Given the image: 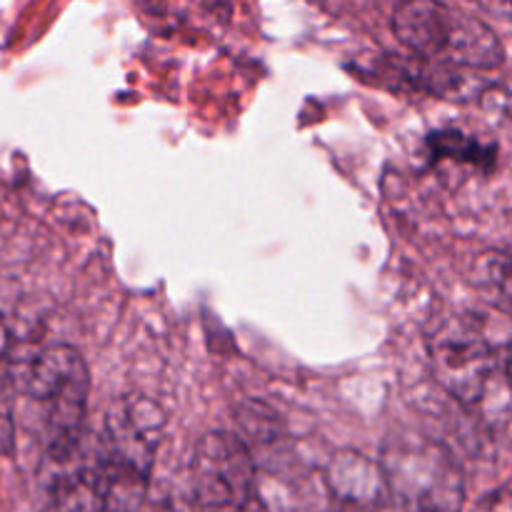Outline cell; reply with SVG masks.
Instances as JSON below:
<instances>
[{
	"label": "cell",
	"mask_w": 512,
	"mask_h": 512,
	"mask_svg": "<svg viewBox=\"0 0 512 512\" xmlns=\"http://www.w3.org/2000/svg\"><path fill=\"white\" fill-rule=\"evenodd\" d=\"M505 368H508V380H510V388H512V345L508 350V365H505Z\"/></svg>",
	"instance_id": "4fadbf2b"
},
{
	"label": "cell",
	"mask_w": 512,
	"mask_h": 512,
	"mask_svg": "<svg viewBox=\"0 0 512 512\" xmlns=\"http://www.w3.org/2000/svg\"><path fill=\"white\" fill-rule=\"evenodd\" d=\"M485 13L495 15V18L512 23V0H475Z\"/></svg>",
	"instance_id": "7c38bea8"
},
{
	"label": "cell",
	"mask_w": 512,
	"mask_h": 512,
	"mask_svg": "<svg viewBox=\"0 0 512 512\" xmlns=\"http://www.w3.org/2000/svg\"><path fill=\"white\" fill-rule=\"evenodd\" d=\"M40 512H108L98 440L45 453L38 473Z\"/></svg>",
	"instance_id": "8992f818"
},
{
	"label": "cell",
	"mask_w": 512,
	"mask_h": 512,
	"mask_svg": "<svg viewBox=\"0 0 512 512\" xmlns=\"http://www.w3.org/2000/svg\"><path fill=\"white\" fill-rule=\"evenodd\" d=\"M473 512H512V483L493 490L488 498L480 500Z\"/></svg>",
	"instance_id": "8fae6325"
},
{
	"label": "cell",
	"mask_w": 512,
	"mask_h": 512,
	"mask_svg": "<svg viewBox=\"0 0 512 512\" xmlns=\"http://www.w3.org/2000/svg\"><path fill=\"white\" fill-rule=\"evenodd\" d=\"M393 30L405 48L430 63L458 70H493L505 60L498 35L468 13L438 0H403Z\"/></svg>",
	"instance_id": "7a4b0ae2"
},
{
	"label": "cell",
	"mask_w": 512,
	"mask_h": 512,
	"mask_svg": "<svg viewBox=\"0 0 512 512\" xmlns=\"http://www.w3.org/2000/svg\"><path fill=\"white\" fill-rule=\"evenodd\" d=\"M163 512H173V510H163Z\"/></svg>",
	"instance_id": "5bb4252c"
},
{
	"label": "cell",
	"mask_w": 512,
	"mask_h": 512,
	"mask_svg": "<svg viewBox=\"0 0 512 512\" xmlns=\"http://www.w3.org/2000/svg\"><path fill=\"white\" fill-rule=\"evenodd\" d=\"M490 275H493V283L500 290V295L512 305V255H503V258L495 260Z\"/></svg>",
	"instance_id": "30bf717a"
},
{
	"label": "cell",
	"mask_w": 512,
	"mask_h": 512,
	"mask_svg": "<svg viewBox=\"0 0 512 512\" xmlns=\"http://www.w3.org/2000/svg\"><path fill=\"white\" fill-rule=\"evenodd\" d=\"M330 512H403L395 503L383 470L355 450H343L325 475Z\"/></svg>",
	"instance_id": "ba28073f"
},
{
	"label": "cell",
	"mask_w": 512,
	"mask_h": 512,
	"mask_svg": "<svg viewBox=\"0 0 512 512\" xmlns=\"http://www.w3.org/2000/svg\"><path fill=\"white\" fill-rule=\"evenodd\" d=\"M13 375L20 393L40 405L45 453L78 445L90 393L88 365L78 350L50 345L15 363Z\"/></svg>",
	"instance_id": "3957f363"
},
{
	"label": "cell",
	"mask_w": 512,
	"mask_h": 512,
	"mask_svg": "<svg viewBox=\"0 0 512 512\" xmlns=\"http://www.w3.org/2000/svg\"><path fill=\"white\" fill-rule=\"evenodd\" d=\"M430 363L438 383L460 403H478L488 388L495 353L480 325L453 318L430 340Z\"/></svg>",
	"instance_id": "52a82bcc"
},
{
	"label": "cell",
	"mask_w": 512,
	"mask_h": 512,
	"mask_svg": "<svg viewBox=\"0 0 512 512\" xmlns=\"http://www.w3.org/2000/svg\"><path fill=\"white\" fill-rule=\"evenodd\" d=\"M165 423L163 408L143 395H128L110 408L98 438L108 483V512H133L140 505L163 443Z\"/></svg>",
	"instance_id": "6da1fadb"
},
{
	"label": "cell",
	"mask_w": 512,
	"mask_h": 512,
	"mask_svg": "<svg viewBox=\"0 0 512 512\" xmlns=\"http://www.w3.org/2000/svg\"><path fill=\"white\" fill-rule=\"evenodd\" d=\"M430 148L438 158H455L463 163L480 165V168H490L495 163V148L473 140L470 135L458 133V130H445V133H435L430 138Z\"/></svg>",
	"instance_id": "9c48e42d"
},
{
	"label": "cell",
	"mask_w": 512,
	"mask_h": 512,
	"mask_svg": "<svg viewBox=\"0 0 512 512\" xmlns=\"http://www.w3.org/2000/svg\"><path fill=\"white\" fill-rule=\"evenodd\" d=\"M255 493V458L243 438L208 433L190 460V500L195 512H240Z\"/></svg>",
	"instance_id": "5b68a950"
},
{
	"label": "cell",
	"mask_w": 512,
	"mask_h": 512,
	"mask_svg": "<svg viewBox=\"0 0 512 512\" xmlns=\"http://www.w3.org/2000/svg\"><path fill=\"white\" fill-rule=\"evenodd\" d=\"M378 465L403 512H460L463 508V470L438 440L420 435L390 438Z\"/></svg>",
	"instance_id": "277c9868"
}]
</instances>
